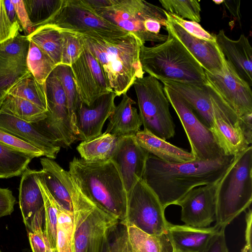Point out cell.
Instances as JSON below:
<instances>
[{
  "instance_id": "obj_38",
  "label": "cell",
  "mask_w": 252,
  "mask_h": 252,
  "mask_svg": "<svg viewBox=\"0 0 252 252\" xmlns=\"http://www.w3.org/2000/svg\"><path fill=\"white\" fill-rule=\"evenodd\" d=\"M56 249L58 252H72V213L57 202Z\"/></svg>"
},
{
  "instance_id": "obj_43",
  "label": "cell",
  "mask_w": 252,
  "mask_h": 252,
  "mask_svg": "<svg viewBox=\"0 0 252 252\" xmlns=\"http://www.w3.org/2000/svg\"><path fill=\"white\" fill-rule=\"evenodd\" d=\"M19 30L10 22L5 11L3 0H0V44L19 34Z\"/></svg>"
},
{
  "instance_id": "obj_29",
  "label": "cell",
  "mask_w": 252,
  "mask_h": 252,
  "mask_svg": "<svg viewBox=\"0 0 252 252\" xmlns=\"http://www.w3.org/2000/svg\"><path fill=\"white\" fill-rule=\"evenodd\" d=\"M126 227V240L130 252H171L172 249L167 234L148 233L131 223Z\"/></svg>"
},
{
  "instance_id": "obj_47",
  "label": "cell",
  "mask_w": 252,
  "mask_h": 252,
  "mask_svg": "<svg viewBox=\"0 0 252 252\" xmlns=\"http://www.w3.org/2000/svg\"><path fill=\"white\" fill-rule=\"evenodd\" d=\"M11 0L14 6L21 27L24 32L25 36H28L32 33L34 30L29 19L24 0Z\"/></svg>"
},
{
  "instance_id": "obj_44",
  "label": "cell",
  "mask_w": 252,
  "mask_h": 252,
  "mask_svg": "<svg viewBox=\"0 0 252 252\" xmlns=\"http://www.w3.org/2000/svg\"><path fill=\"white\" fill-rule=\"evenodd\" d=\"M28 237L32 252H49L51 251L42 226L36 227L32 232H29Z\"/></svg>"
},
{
  "instance_id": "obj_54",
  "label": "cell",
  "mask_w": 252,
  "mask_h": 252,
  "mask_svg": "<svg viewBox=\"0 0 252 252\" xmlns=\"http://www.w3.org/2000/svg\"><path fill=\"white\" fill-rule=\"evenodd\" d=\"M176 252V251H174V250H172V252Z\"/></svg>"
},
{
  "instance_id": "obj_10",
  "label": "cell",
  "mask_w": 252,
  "mask_h": 252,
  "mask_svg": "<svg viewBox=\"0 0 252 252\" xmlns=\"http://www.w3.org/2000/svg\"><path fill=\"white\" fill-rule=\"evenodd\" d=\"M48 24L63 31L80 34L94 32L106 37L128 33L98 14L87 0H63L59 11Z\"/></svg>"
},
{
  "instance_id": "obj_32",
  "label": "cell",
  "mask_w": 252,
  "mask_h": 252,
  "mask_svg": "<svg viewBox=\"0 0 252 252\" xmlns=\"http://www.w3.org/2000/svg\"><path fill=\"white\" fill-rule=\"evenodd\" d=\"M8 94L28 100L48 112L45 84L38 83L31 73L16 83Z\"/></svg>"
},
{
  "instance_id": "obj_7",
  "label": "cell",
  "mask_w": 252,
  "mask_h": 252,
  "mask_svg": "<svg viewBox=\"0 0 252 252\" xmlns=\"http://www.w3.org/2000/svg\"><path fill=\"white\" fill-rule=\"evenodd\" d=\"M252 202V147L234 156L218 182L216 193V225L225 228Z\"/></svg>"
},
{
  "instance_id": "obj_20",
  "label": "cell",
  "mask_w": 252,
  "mask_h": 252,
  "mask_svg": "<svg viewBox=\"0 0 252 252\" xmlns=\"http://www.w3.org/2000/svg\"><path fill=\"white\" fill-rule=\"evenodd\" d=\"M38 170L27 167L21 175L19 204L26 230L32 232L42 226L44 218L43 196L37 182Z\"/></svg>"
},
{
  "instance_id": "obj_17",
  "label": "cell",
  "mask_w": 252,
  "mask_h": 252,
  "mask_svg": "<svg viewBox=\"0 0 252 252\" xmlns=\"http://www.w3.org/2000/svg\"><path fill=\"white\" fill-rule=\"evenodd\" d=\"M166 17V30L170 32L182 44L204 71L212 74L223 73L225 58L216 42L197 38L187 32L171 19Z\"/></svg>"
},
{
  "instance_id": "obj_50",
  "label": "cell",
  "mask_w": 252,
  "mask_h": 252,
  "mask_svg": "<svg viewBox=\"0 0 252 252\" xmlns=\"http://www.w3.org/2000/svg\"><path fill=\"white\" fill-rule=\"evenodd\" d=\"M3 2L7 15L10 22L15 28L21 31V25L11 0H3Z\"/></svg>"
},
{
  "instance_id": "obj_25",
  "label": "cell",
  "mask_w": 252,
  "mask_h": 252,
  "mask_svg": "<svg viewBox=\"0 0 252 252\" xmlns=\"http://www.w3.org/2000/svg\"><path fill=\"white\" fill-rule=\"evenodd\" d=\"M164 85L178 93L187 102L201 122L212 129L213 108L206 84L199 86L170 80H161Z\"/></svg>"
},
{
  "instance_id": "obj_51",
  "label": "cell",
  "mask_w": 252,
  "mask_h": 252,
  "mask_svg": "<svg viewBox=\"0 0 252 252\" xmlns=\"http://www.w3.org/2000/svg\"><path fill=\"white\" fill-rule=\"evenodd\" d=\"M104 252H110V249L109 246V242H108Z\"/></svg>"
},
{
  "instance_id": "obj_19",
  "label": "cell",
  "mask_w": 252,
  "mask_h": 252,
  "mask_svg": "<svg viewBox=\"0 0 252 252\" xmlns=\"http://www.w3.org/2000/svg\"><path fill=\"white\" fill-rule=\"evenodd\" d=\"M149 155L136 143L133 136L122 137L111 160L118 168L127 194L142 179Z\"/></svg>"
},
{
  "instance_id": "obj_2",
  "label": "cell",
  "mask_w": 252,
  "mask_h": 252,
  "mask_svg": "<svg viewBox=\"0 0 252 252\" xmlns=\"http://www.w3.org/2000/svg\"><path fill=\"white\" fill-rule=\"evenodd\" d=\"M80 34V33H79ZM84 46L100 64L112 91L120 96L144 77L139 59L141 41L132 33L106 37L94 32L80 34Z\"/></svg>"
},
{
  "instance_id": "obj_21",
  "label": "cell",
  "mask_w": 252,
  "mask_h": 252,
  "mask_svg": "<svg viewBox=\"0 0 252 252\" xmlns=\"http://www.w3.org/2000/svg\"><path fill=\"white\" fill-rule=\"evenodd\" d=\"M214 35L216 43L225 60L251 87L252 48L248 38L241 34L238 40H232L226 35L222 30Z\"/></svg>"
},
{
  "instance_id": "obj_35",
  "label": "cell",
  "mask_w": 252,
  "mask_h": 252,
  "mask_svg": "<svg viewBox=\"0 0 252 252\" xmlns=\"http://www.w3.org/2000/svg\"><path fill=\"white\" fill-rule=\"evenodd\" d=\"M53 72L59 79L65 93L71 124L73 132L77 137L75 127V111L80 100L73 79L70 66L59 64L57 65Z\"/></svg>"
},
{
  "instance_id": "obj_15",
  "label": "cell",
  "mask_w": 252,
  "mask_h": 252,
  "mask_svg": "<svg viewBox=\"0 0 252 252\" xmlns=\"http://www.w3.org/2000/svg\"><path fill=\"white\" fill-rule=\"evenodd\" d=\"M205 74L207 80L241 118L252 116L251 87L225 59L223 73L212 74L205 71Z\"/></svg>"
},
{
  "instance_id": "obj_48",
  "label": "cell",
  "mask_w": 252,
  "mask_h": 252,
  "mask_svg": "<svg viewBox=\"0 0 252 252\" xmlns=\"http://www.w3.org/2000/svg\"><path fill=\"white\" fill-rule=\"evenodd\" d=\"M224 228H220L211 240L205 252H228Z\"/></svg>"
},
{
  "instance_id": "obj_4",
  "label": "cell",
  "mask_w": 252,
  "mask_h": 252,
  "mask_svg": "<svg viewBox=\"0 0 252 252\" xmlns=\"http://www.w3.org/2000/svg\"><path fill=\"white\" fill-rule=\"evenodd\" d=\"M96 13L117 26L134 34L144 45L161 43L167 35L159 33L167 26L162 8L143 0H87Z\"/></svg>"
},
{
  "instance_id": "obj_13",
  "label": "cell",
  "mask_w": 252,
  "mask_h": 252,
  "mask_svg": "<svg viewBox=\"0 0 252 252\" xmlns=\"http://www.w3.org/2000/svg\"><path fill=\"white\" fill-rule=\"evenodd\" d=\"M70 67L82 102L91 105L99 97L113 92L98 62L85 47Z\"/></svg>"
},
{
  "instance_id": "obj_14",
  "label": "cell",
  "mask_w": 252,
  "mask_h": 252,
  "mask_svg": "<svg viewBox=\"0 0 252 252\" xmlns=\"http://www.w3.org/2000/svg\"><path fill=\"white\" fill-rule=\"evenodd\" d=\"M29 42L19 34L0 44V104L9 91L31 73L27 65Z\"/></svg>"
},
{
  "instance_id": "obj_16",
  "label": "cell",
  "mask_w": 252,
  "mask_h": 252,
  "mask_svg": "<svg viewBox=\"0 0 252 252\" xmlns=\"http://www.w3.org/2000/svg\"><path fill=\"white\" fill-rule=\"evenodd\" d=\"M219 181L191 189L176 203L181 208V220L185 224L205 228L215 220L216 193Z\"/></svg>"
},
{
  "instance_id": "obj_41",
  "label": "cell",
  "mask_w": 252,
  "mask_h": 252,
  "mask_svg": "<svg viewBox=\"0 0 252 252\" xmlns=\"http://www.w3.org/2000/svg\"><path fill=\"white\" fill-rule=\"evenodd\" d=\"M0 143L12 149L26 154L33 158L44 156V153L36 147L1 129Z\"/></svg>"
},
{
  "instance_id": "obj_26",
  "label": "cell",
  "mask_w": 252,
  "mask_h": 252,
  "mask_svg": "<svg viewBox=\"0 0 252 252\" xmlns=\"http://www.w3.org/2000/svg\"><path fill=\"white\" fill-rule=\"evenodd\" d=\"M133 138L141 148L164 162L177 164L195 159L191 153L155 136L146 129L139 130L133 135Z\"/></svg>"
},
{
  "instance_id": "obj_46",
  "label": "cell",
  "mask_w": 252,
  "mask_h": 252,
  "mask_svg": "<svg viewBox=\"0 0 252 252\" xmlns=\"http://www.w3.org/2000/svg\"><path fill=\"white\" fill-rule=\"evenodd\" d=\"M16 203L12 191L8 188H0V218L11 215Z\"/></svg>"
},
{
  "instance_id": "obj_6",
  "label": "cell",
  "mask_w": 252,
  "mask_h": 252,
  "mask_svg": "<svg viewBox=\"0 0 252 252\" xmlns=\"http://www.w3.org/2000/svg\"><path fill=\"white\" fill-rule=\"evenodd\" d=\"M71 198L72 252H104L119 219L88 198L75 182Z\"/></svg>"
},
{
  "instance_id": "obj_40",
  "label": "cell",
  "mask_w": 252,
  "mask_h": 252,
  "mask_svg": "<svg viewBox=\"0 0 252 252\" xmlns=\"http://www.w3.org/2000/svg\"><path fill=\"white\" fill-rule=\"evenodd\" d=\"M61 31L63 47L61 64L71 66L83 53L85 48L84 42L80 34Z\"/></svg>"
},
{
  "instance_id": "obj_11",
  "label": "cell",
  "mask_w": 252,
  "mask_h": 252,
  "mask_svg": "<svg viewBox=\"0 0 252 252\" xmlns=\"http://www.w3.org/2000/svg\"><path fill=\"white\" fill-rule=\"evenodd\" d=\"M127 196L126 218L120 224L131 223L153 235L167 234L170 222L166 219L165 209L143 179L136 183Z\"/></svg>"
},
{
  "instance_id": "obj_9",
  "label": "cell",
  "mask_w": 252,
  "mask_h": 252,
  "mask_svg": "<svg viewBox=\"0 0 252 252\" xmlns=\"http://www.w3.org/2000/svg\"><path fill=\"white\" fill-rule=\"evenodd\" d=\"M163 91L179 118L190 146V153L195 159L212 160L226 156L212 131L201 122L184 99L167 86H163Z\"/></svg>"
},
{
  "instance_id": "obj_55",
  "label": "cell",
  "mask_w": 252,
  "mask_h": 252,
  "mask_svg": "<svg viewBox=\"0 0 252 252\" xmlns=\"http://www.w3.org/2000/svg\"><path fill=\"white\" fill-rule=\"evenodd\" d=\"M0 252H2L0 250Z\"/></svg>"
},
{
  "instance_id": "obj_49",
  "label": "cell",
  "mask_w": 252,
  "mask_h": 252,
  "mask_svg": "<svg viewBox=\"0 0 252 252\" xmlns=\"http://www.w3.org/2000/svg\"><path fill=\"white\" fill-rule=\"evenodd\" d=\"M246 229L245 231V244L241 252H252V211L250 209L246 213Z\"/></svg>"
},
{
  "instance_id": "obj_45",
  "label": "cell",
  "mask_w": 252,
  "mask_h": 252,
  "mask_svg": "<svg viewBox=\"0 0 252 252\" xmlns=\"http://www.w3.org/2000/svg\"><path fill=\"white\" fill-rule=\"evenodd\" d=\"M113 233L114 236L111 242L109 241L110 252H130L127 245L126 227L120 224Z\"/></svg>"
},
{
  "instance_id": "obj_39",
  "label": "cell",
  "mask_w": 252,
  "mask_h": 252,
  "mask_svg": "<svg viewBox=\"0 0 252 252\" xmlns=\"http://www.w3.org/2000/svg\"><path fill=\"white\" fill-rule=\"evenodd\" d=\"M165 11L182 19L197 23L201 21V6L195 0H160Z\"/></svg>"
},
{
  "instance_id": "obj_34",
  "label": "cell",
  "mask_w": 252,
  "mask_h": 252,
  "mask_svg": "<svg viewBox=\"0 0 252 252\" xmlns=\"http://www.w3.org/2000/svg\"><path fill=\"white\" fill-rule=\"evenodd\" d=\"M62 2L63 0H24L33 30L48 24L59 11Z\"/></svg>"
},
{
  "instance_id": "obj_30",
  "label": "cell",
  "mask_w": 252,
  "mask_h": 252,
  "mask_svg": "<svg viewBox=\"0 0 252 252\" xmlns=\"http://www.w3.org/2000/svg\"><path fill=\"white\" fill-rule=\"evenodd\" d=\"M26 36L41 49L56 66L61 64L63 34L60 29L53 25L46 24Z\"/></svg>"
},
{
  "instance_id": "obj_3",
  "label": "cell",
  "mask_w": 252,
  "mask_h": 252,
  "mask_svg": "<svg viewBox=\"0 0 252 252\" xmlns=\"http://www.w3.org/2000/svg\"><path fill=\"white\" fill-rule=\"evenodd\" d=\"M69 173L82 193L96 204L124 221L127 193L118 168L111 159L91 162L74 157Z\"/></svg>"
},
{
  "instance_id": "obj_37",
  "label": "cell",
  "mask_w": 252,
  "mask_h": 252,
  "mask_svg": "<svg viewBox=\"0 0 252 252\" xmlns=\"http://www.w3.org/2000/svg\"><path fill=\"white\" fill-rule=\"evenodd\" d=\"M37 182L44 201V233L51 249H55L57 238V202L39 177L38 173Z\"/></svg>"
},
{
  "instance_id": "obj_27",
  "label": "cell",
  "mask_w": 252,
  "mask_h": 252,
  "mask_svg": "<svg viewBox=\"0 0 252 252\" xmlns=\"http://www.w3.org/2000/svg\"><path fill=\"white\" fill-rule=\"evenodd\" d=\"M135 102L126 93L109 118L105 133L118 137L133 136L139 130L142 123L137 109L132 105Z\"/></svg>"
},
{
  "instance_id": "obj_36",
  "label": "cell",
  "mask_w": 252,
  "mask_h": 252,
  "mask_svg": "<svg viewBox=\"0 0 252 252\" xmlns=\"http://www.w3.org/2000/svg\"><path fill=\"white\" fill-rule=\"evenodd\" d=\"M27 65L31 73L41 84H45L56 66L48 56L31 41H29Z\"/></svg>"
},
{
  "instance_id": "obj_24",
  "label": "cell",
  "mask_w": 252,
  "mask_h": 252,
  "mask_svg": "<svg viewBox=\"0 0 252 252\" xmlns=\"http://www.w3.org/2000/svg\"><path fill=\"white\" fill-rule=\"evenodd\" d=\"M40 162L42 169L38 170L39 177L56 201L72 212L71 193L74 182L71 176L52 159L43 157Z\"/></svg>"
},
{
  "instance_id": "obj_42",
  "label": "cell",
  "mask_w": 252,
  "mask_h": 252,
  "mask_svg": "<svg viewBox=\"0 0 252 252\" xmlns=\"http://www.w3.org/2000/svg\"><path fill=\"white\" fill-rule=\"evenodd\" d=\"M165 14L190 34L200 39L216 42L215 35H213L205 30L198 23L182 19L165 10Z\"/></svg>"
},
{
  "instance_id": "obj_12",
  "label": "cell",
  "mask_w": 252,
  "mask_h": 252,
  "mask_svg": "<svg viewBox=\"0 0 252 252\" xmlns=\"http://www.w3.org/2000/svg\"><path fill=\"white\" fill-rule=\"evenodd\" d=\"M48 106L46 119L32 124L61 148L69 147L77 141L71 124L67 100L62 85L52 72L45 82Z\"/></svg>"
},
{
  "instance_id": "obj_52",
  "label": "cell",
  "mask_w": 252,
  "mask_h": 252,
  "mask_svg": "<svg viewBox=\"0 0 252 252\" xmlns=\"http://www.w3.org/2000/svg\"><path fill=\"white\" fill-rule=\"evenodd\" d=\"M213 1V2H214L215 3V4H220L224 1L223 0H214Z\"/></svg>"
},
{
  "instance_id": "obj_53",
  "label": "cell",
  "mask_w": 252,
  "mask_h": 252,
  "mask_svg": "<svg viewBox=\"0 0 252 252\" xmlns=\"http://www.w3.org/2000/svg\"><path fill=\"white\" fill-rule=\"evenodd\" d=\"M49 252H58L57 251L56 248L55 249H52L51 250V251Z\"/></svg>"
},
{
  "instance_id": "obj_28",
  "label": "cell",
  "mask_w": 252,
  "mask_h": 252,
  "mask_svg": "<svg viewBox=\"0 0 252 252\" xmlns=\"http://www.w3.org/2000/svg\"><path fill=\"white\" fill-rule=\"evenodd\" d=\"M123 137L103 133L93 139L82 141L76 150L83 160L91 162L111 159Z\"/></svg>"
},
{
  "instance_id": "obj_23",
  "label": "cell",
  "mask_w": 252,
  "mask_h": 252,
  "mask_svg": "<svg viewBox=\"0 0 252 252\" xmlns=\"http://www.w3.org/2000/svg\"><path fill=\"white\" fill-rule=\"evenodd\" d=\"M220 229L216 225L199 228L169 223L167 235L172 250L177 252H205Z\"/></svg>"
},
{
  "instance_id": "obj_8",
  "label": "cell",
  "mask_w": 252,
  "mask_h": 252,
  "mask_svg": "<svg viewBox=\"0 0 252 252\" xmlns=\"http://www.w3.org/2000/svg\"><path fill=\"white\" fill-rule=\"evenodd\" d=\"M144 129L163 140L174 137L175 126L163 87L148 75L137 79L133 84Z\"/></svg>"
},
{
  "instance_id": "obj_18",
  "label": "cell",
  "mask_w": 252,
  "mask_h": 252,
  "mask_svg": "<svg viewBox=\"0 0 252 252\" xmlns=\"http://www.w3.org/2000/svg\"><path fill=\"white\" fill-rule=\"evenodd\" d=\"M116 96L114 92H111L89 106L80 101L75 111L77 141L90 140L102 134L105 121L114 110Z\"/></svg>"
},
{
  "instance_id": "obj_31",
  "label": "cell",
  "mask_w": 252,
  "mask_h": 252,
  "mask_svg": "<svg viewBox=\"0 0 252 252\" xmlns=\"http://www.w3.org/2000/svg\"><path fill=\"white\" fill-rule=\"evenodd\" d=\"M0 111L9 113L31 124L44 120L47 116V111L33 103L8 94L0 103Z\"/></svg>"
},
{
  "instance_id": "obj_5",
  "label": "cell",
  "mask_w": 252,
  "mask_h": 252,
  "mask_svg": "<svg viewBox=\"0 0 252 252\" xmlns=\"http://www.w3.org/2000/svg\"><path fill=\"white\" fill-rule=\"evenodd\" d=\"M167 39L152 47L142 45L139 59L144 72L158 80L195 85L207 83L205 71L170 32Z\"/></svg>"
},
{
  "instance_id": "obj_33",
  "label": "cell",
  "mask_w": 252,
  "mask_h": 252,
  "mask_svg": "<svg viewBox=\"0 0 252 252\" xmlns=\"http://www.w3.org/2000/svg\"><path fill=\"white\" fill-rule=\"evenodd\" d=\"M33 158L0 143V178L21 176Z\"/></svg>"
},
{
  "instance_id": "obj_22",
  "label": "cell",
  "mask_w": 252,
  "mask_h": 252,
  "mask_svg": "<svg viewBox=\"0 0 252 252\" xmlns=\"http://www.w3.org/2000/svg\"><path fill=\"white\" fill-rule=\"evenodd\" d=\"M0 129L36 147L47 158L55 159L60 151L61 147L33 124L2 111H0Z\"/></svg>"
},
{
  "instance_id": "obj_1",
  "label": "cell",
  "mask_w": 252,
  "mask_h": 252,
  "mask_svg": "<svg viewBox=\"0 0 252 252\" xmlns=\"http://www.w3.org/2000/svg\"><path fill=\"white\" fill-rule=\"evenodd\" d=\"M234 158L224 156L212 160L195 159L171 164L150 154L142 179L165 209L176 205L191 189L219 181Z\"/></svg>"
}]
</instances>
